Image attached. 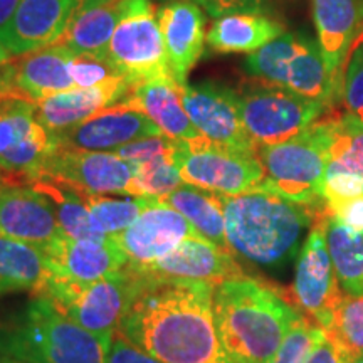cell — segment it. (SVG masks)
<instances>
[{
    "label": "cell",
    "instance_id": "6da1fadb",
    "mask_svg": "<svg viewBox=\"0 0 363 363\" xmlns=\"http://www.w3.org/2000/svg\"><path fill=\"white\" fill-rule=\"evenodd\" d=\"M143 283L118 330L131 343L162 363H234L216 326V286L147 278Z\"/></svg>",
    "mask_w": 363,
    "mask_h": 363
},
{
    "label": "cell",
    "instance_id": "7a4b0ae2",
    "mask_svg": "<svg viewBox=\"0 0 363 363\" xmlns=\"http://www.w3.org/2000/svg\"><path fill=\"white\" fill-rule=\"evenodd\" d=\"M212 305L222 345L234 363H269L303 316L291 299L246 274L217 286Z\"/></svg>",
    "mask_w": 363,
    "mask_h": 363
},
{
    "label": "cell",
    "instance_id": "3957f363",
    "mask_svg": "<svg viewBox=\"0 0 363 363\" xmlns=\"http://www.w3.org/2000/svg\"><path fill=\"white\" fill-rule=\"evenodd\" d=\"M222 206L230 252L261 266L288 261L306 227L325 211L288 201L261 185L234 197L222 195Z\"/></svg>",
    "mask_w": 363,
    "mask_h": 363
},
{
    "label": "cell",
    "instance_id": "277c9868",
    "mask_svg": "<svg viewBox=\"0 0 363 363\" xmlns=\"http://www.w3.org/2000/svg\"><path fill=\"white\" fill-rule=\"evenodd\" d=\"M108 347L110 340L81 328L44 296L0 328V355L24 363H106Z\"/></svg>",
    "mask_w": 363,
    "mask_h": 363
},
{
    "label": "cell",
    "instance_id": "5b68a950",
    "mask_svg": "<svg viewBox=\"0 0 363 363\" xmlns=\"http://www.w3.org/2000/svg\"><path fill=\"white\" fill-rule=\"evenodd\" d=\"M256 152L266 174L261 187L303 206L325 207L323 185L330 162V133L325 118L294 138L259 145Z\"/></svg>",
    "mask_w": 363,
    "mask_h": 363
},
{
    "label": "cell",
    "instance_id": "8992f818",
    "mask_svg": "<svg viewBox=\"0 0 363 363\" xmlns=\"http://www.w3.org/2000/svg\"><path fill=\"white\" fill-rule=\"evenodd\" d=\"M143 284L142 276L126 264L115 274L88 284L56 279L52 276L44 298L51 299L81 328L98 338L111 340L130 313Z\"/></svg>",
    "mask_w": 363,
    "mask_h": 363
},
{
    "label": "cell",
    "instance_id": "52a82bcc",
    "mask_svg": "<svg viewBox=\"0 0 363 363\" xmlns=\"http://www.w3.org/2000/svg\"><path fill=\"white\" fill-rule=\"evenodd\" d=\"M244 69L251 78L278 84L331 108L340 96L326 71L318 40L303 34L284 33L249 54Z\"/></svg>",
    "mask_w": 363,
    "mask_h": 363
},
{
    "label": "cell",
    "instance_id": "ba28073f",
    "mask_svg": "<svg viewBox=\"0 0 363 363\" xmlns=\"http://www.w3.org/2000/svg\"><path fill=\"white\" fill-rule=\"evenodd\" d=\"M238 94L240 120L256 147L294 138L330 110L325 103L256 78L240 86Z\"/></svg>",
    "mask_w": 363,
    "mask_h": 363
},
{
    "label": "cell",
    "instance_id": "9c48e42d",
    "mask_svg": "<svg viewBox=\"0 0 363 363\" xmlns=\"http://www.w3.org/2000/svg\"><path fill=\"white\" fill-rule=\"evenodd\" d=\"M174 158L184 184L227 197L256 189L266 177L256 150L224 147L203 136L175 140Z\"/></svg>",
    "mask_w": 363,
    "mask_h": 363
},
{
    "label": "cell",
    "instance_id": "30bf717a",
    "mask_svg": "<svg viewBox=\"0 0 363 363\" xmlns=\"http://www.w3.org/2000/svg\"><path fill=\"white\" fill-rule=\"evenodd\" d=\"M343 291L331 262L325 234V211L316 217L299 251L291 303L321 330L330 325Z\"/></svg>",
    "mask_w": 363,
    "mask_h": 363
},
{
    "label": "cell",
    "instance_id": "8fae6325",
    "mask_svg": "<svg viewBox=\"0 0 363 363\" xmlns=\"http://www.w3.org/2000/svg\"><path fill=\"white\" fill-rule=\"evenodd\" d=\"M106 59L130 86L174 78L155 9L126 17L116 27Z\"/></svg>",
    "mask_w": 363,
    "mask_h": 363
},
{
    "label": "cell",
    "instance_id": "7c38bea8",
    "mask_svg": "<svg viewBox=\"0 0 363 363\" xmlns=\"http://www.w3.org/2000/svg\"><path fill=\"white\" fill-rule=\"evenodd\" d=\"M142 278L169 283H201L219 286L224 281L242 276L234 254L197 235L180 242L174 251L147 264H128Z\"/></svg>",
    "mask_w": 363,
    "mask_h": 363
},
{
    "label": "cell",
    "instance_id": "4fadbf2b",
    "mask_svg": "<svg viewBox=\"0 0 363 363\" xmlns=\"http://www.w3.org/2000/svg\"><path fill=\"white\" fill-rule=\"evenodd\" d=\"M182 101L195 130L203 138L239 150L257 148L244 130L235 89L214 81L185 84Z\"/></svg>",
    "mask_w": 363,
    "mask_h": 363
},
{
    "label": "cell",
    "instance_id": "5bb4252c",
    "mask_svg": "<svg viewBox=\"0 0 363 363\" xmlns=\"http://www.w3.org/2000/svg\"><path fill=\"white\" fill-rule=\"evenodd\" d=\"M57 148L86 152H116L136 140L162 135L158 126L145 113L123 103L104 108L83 123L59 133H51Z\"/></svg>",
    "mask_w": 363,
    "mask_h": 363
},
{
    "label": "cell",
    "instance_id": "9a60e30c",
    "mask_svg": "<svg viewBox=\"0 0 363 363\" xmlns=\"http://www.w3.org/2000/svg\"><path fill=\"white\" fill-rule=\"evenodd\" d=\"M136 167L115 152L56 148L43 169V177L61 180L91 194H126Z\"/></svg>",
    "mask_w": 363,
    "mask_h": 363
},
{
    "label": "cell",
    "instance_id": "2e32d148",
    "mask_svg": "<svg viewBox=\"0 0 363 363\" xmlns=\"http://www.w3.org/2000/svg\"><path fill=\"white\" fill-rule=\"evenodd\" d=\"M202 235L184 216L158 201L121 234L113 235L128 264L140 266L157 261L174 251L189 238Z\"/></svg>",
    "mask_w": 363,
    "mask_h": 363
},
{
    "label": "cell",
    "instance_id": "e0dca14e",
    "mask_svg": "<svg viewBox=\"0 0 363 363\" xmlns=\"http://www.w3.org/2000/svg\"><path fill=\"white\" fill-rule=\"evenodd\" d=\"M311 7L326 71L342 98L348 54L363 35V0H311Z\"/></svg>",
    "mask_w": 363,
    "mask_h": 363
},
{
    "label": "cell",
    "instance_id": "ac0fdd59",
    "mask_svg": "<svg viewBox=\"0 0 363 363\" xmlns=\"http://www.w3.org/2000/svg\"><path fill=\"white\" fill-rule=\"evenodd\" d=\"M79 0H21L16 16L0 43L13 56L57 44L76 12Z\"/></svg>",
    "mask_w": 363,
    "mask_h": 363
},
{
    "label": "cell",
    "instance_id": "d6986e66",
    "mask_svg": "<svg viewBox=\"0 0 363 363\" xmlns=\"http://www.w3.org/2000/svg\"><path fill=\"white\" fill-rule=\"evenodd\" d=\"M43 251L51 262L54 278L78 284L94 283L128 264L113 238L110 240H79L62 234Z\"/></svg>",
    "mask_w": 363,
    "mask_h": 363
},
{
    "label": "cell",
    "instance_id": "ffe728a7",
    "mask_svg": "<svg viewBox=\"0 0 363 363\" xmlns=\"http://www.w3.org/2000/svg\"><path fill=\"white\" fill-rule=\"evenodd\" d=\"M0 234L44 249L65 230L45 195L34 187H4L0 189Z\"/></svg>",
    "mask_w": 363,
    "mask_h": 363
},
{
    "label": "cell",
    "instance_id": "44dd1931",
    "mask_svg": "<svg viewBox=\"0 0 363 363\" xmlns=\"http://www.w3.org/2000/svg\"><path fill=\"white\" fill-rule=\"evenodd\" d=\"M165 43L167 59L177 84H187V76L203 52L206 19L194 0H170L157 11Z\"/></svg>",
    "mask_w": 363,
    "mask_h": 363
},
{
    "label": "cell",
    "instance_id": "7402d4cb",
    "mask_svg": "<svg viewBox=\"0 0 363 363\" xmlns=\"http://www.w3.org/2000/svg\"><path fill=\"white\" fill-rule=\"evenodd\" d=\"M152 9L155 7L150 0H115L96 7L76 9L57 44L66 45L74 56L106 59L116 27L126 17Z\"/></svg>",
    "mask_w": 363,
    "mask_h": 363
},
{
    "label": "cell",
    "instance_id": "603a6c76",
    "mask_svg": "<svg viewBox=\"0 0 363 363\" xmlns=\"http://www.w3.org/2000/svg\"><path fill=\"white\" fill-rule=\"evenodd\" d=\"M128 89L125 79H111L93 88H71L39 101L35 120L49 133H59L120 103Z\"/></svg>",
    "mask_w": 363,
    "mask_h": 363
},
{
    "label": "cell",
    "instance_id": "cb8c5ba5",
    "mask_svg": "<svg viewBox=\"0 0 363 363\" xmlns=\"http://www.w3.org/2000/svg\"><path fill=\"white\" fill-rule=\"evenodd\" d=\"M182 88L174 78L155 79L130 86L120 103L147 115L158 126L162 135L172 140H194L199 131L190 121L182 101Z\"/></svg>",
    "mask_w": 363,
    "mask_h": 363
},
{
    "label": "cell",
    "instance_id": "d4e9b609",
    "mask_svg": "<svg viewBox=\"0 0 363 363\" xmlns=\"http://www.w3.org/2000/svg\"><path fill=\"white\" fill-rule=\"evenodd\" d=\"M74 57L62 44H52L39 51L17 56L16 84L21 96L38 104L43 99L76 88L69 74V62Z\"/></svg>",
    "mask_w": 363,
    "mask_h": 363
},
{
    "label": "cell",
    "instance_id": "484cf974",
    "mask_svg": "<svg viewBox=\"0 0 363 363\" xmlns=\"http://www.w3.org/2000/svg\"><path fill=\"white\" fill-rule=\"evenodd\" d=\"M52 276L43 249L0 234V294L30 291L45 296Z\"/></svg>",
    "mask_w": 363,
    "mask_h": 363
},
{
    "label": "cell",
    "instance_id": "4316f807",
    "mask_svg": "<svg viewBox=\"0 0 363 363\" xmlns=\"http://www.w3.org/2000/svg\"><path fill=\"white\" fill-rule=\"evenodd\" d=\"M284 34V26L264 13H230L219 17L207 33V44L217 52H256Z\"/></svg>",
    "mask_w": 363,
    "mask_h": 363
},
{
    "label": "cell",
    "instance_id": "83f0119b",
    "mask_svg": "<svg viewBox=\"0 0 363 363\" xmlns=\"http://www.w3.org/2000/svg\"><path fill=\"white\" fill-rule=\"evenodd\" d=\"M160 201L184 216L203 238L230 252L225 238V217L220 194L182 184L170 194L160 197Z\"/></svg>",
    "mask_w": 363,
    "mask_h": 363
},
{
    "label": "cell",
    "instance_id": "f1b7e54d",
    "mask_svg": "<svg viewBox=\"0 0 363 363\" xmlns=\"http://www.w3.org/2000/svg\"><path fill=\"white\" fill-rule=\"evenodd\" d=\"M56 148L52 135L35 121L33 130L19 143L0 153L4 187H30L40 179L45 162Z\"/></svg>",
    "mask_w": 363,
    "mask_h": 363
},
{
    "label": "cell",
    "instance_id": "f546056e",
    "mask_svg": "<svg viewBox=\"0 0 363 363\" xmlns=\"http://www.w3.org/2000/svg\"><path fill=\"white\" fill-rule=\"evenodd\" d=\"M30 187H34L38 192L48 197L54 208V214L65 230V234L72 239L79 240H110V235H106L99 229L96 220L91 216L89 208L78 190L65 182L51 179V177H43L38 182H34Z\"/></svg>",
    "mask_w": 363,
    "mask_h": 363
},
{
    "label": "cell",
    "instance_id": "4dcf8cb0",
    "mask_svg": "<svg viewBox=\"0 0 363 363\" xmlns=\"http://www.w3.org/2000/svg\"><path fill=\"white\" fill-rule=\"evenodd\" d=\"M326 246L345 293L363 294V233L333 219L325 208Z\"/></svg>",
    "mask_w": 363,
    "mask_h": 363
},
{
    "label": "cell",
    "instance_id": "1f68e13d",
    "mask_svg": "<svg viewBox=\"0 0 363 363\" xmlns=\"http://www.w3.org/2000/svg\"><path fill=\"white\" fill-rule=\"evenodd\" d=\"M76 190L84 201L86 207L89 208L91 216L96 220L99 229L110 238L128 229L148 207L155 206L160 201L152 195H131L126 199H115L106 197L104 194H91L81 189Z\"/></svg>",
    "mask_w": 363,
    "mask_h": 363
},
{
    "label": "cell",
    "instance_id": "d6a6232c",
    "mask_svg": "<svg viewBox=\"0 0 363 363\" xmlns=\"http://www.w3.org/2000/svg\"><path fill=\"white\" fill-rule=\"evenodd\" d=\"M345 360L363 353V294L343 293L330 325L323 330Z\"/></svg>",
    "mask_w": 363,
    "mask_h": 363
},
{
    "label": "cell",
    "instance_id": "836d02e7",
    "mask_svg": "<svg viewBox=\"0 0 363 363\" xmlns=\"http://www.w3.org/2000/svg\"><path fill=\"white\" fill-rule=\"evenodd\" d=\"M330 133L328 165L363 177V123L350 113L325 118Z\"/></svg>",
    "mask_w": 363,
    "mask_h": 363
},
{
    "label": "cell",
    "instance_id": "e575fe53",
    "mask_svg": "<svg viewBox=\"0 0 363 363\" xmlns=\"http://www.w3.org/2000/svg\"><path fill=\"white\" fill-rule=\"evenodd\" d=\"M174 150L175 145L165 155L142 163V165H135L136 172L130 182L126 195H152V197L160 199L180 187L184 180L175 163Z\"/></svg>",
    "mask_w": 363,
    "mask_h": 363
},
{
    "label": "cell",
    "instance_id": "d590c367",
    "mask_svg": "<svg viewBox=\"0 0 363 363\" xmlns=\"http://www.w3.org/2000/svg\"><path fill=\"white\" fill-rule=\"evenodd\" d=\"M323 340L325 331L303 315L288 331L269 363H306Z\"/></svg>",
    "mask_w": 363,
    "mask_h": 363
},
{
    "label": "cell",
    "instance_id": "8d00e7d4",
    "mask_svg": "<svg viewBox=\"0 0 363 363\" xmlns=\"http://www.w3.org/2000/svg\"><path fill=\"white\" fill-rule=\"evenodd\" d=\"M38 104L11 98L0 101V153L21 142L35 125Z\"/></svg>",
    "mask_w": 363,
    "mask_h": 363
},
{
    "label": "cell",
    "instance_id": "74e56055",
    "mask_svg": "<svg viewBox=\"0 0 363 363\" xmlns=\"http://www.w3.org/2000/svg\"><path fill=\"white\" fill-rule=\"evenodd\" d=\"M342 96L348 113L363 123V35L348 54L343 72Z\"/></svg>",
    "mask_w": 363,
    "mask_h": 363
},
{
    "label": "cell",
    "instance_id": "f35d334b",
    "mask_svg": "<svg viewBox=\"0 0 363 363\" xmlns=\"http://www.w3.org/2000/svg\"><path fill=\"white\" fill-rule=\"evenodd\" d=\"M69 74L76 88H93L111 79H123L108 59L74 56L69 62Z\"/></svg>",
    "mask_w": 363,
    "mask_h": 363
},
{
    "label": "cell",
    "instance_id": "ab89813d",
    "mask_svg": "<svg viewBox=\"0 0 363 363\" xmlns=\"http://www.w3.org/2000/svg\"><path fill=\"white\" fill-rule=\"evenodd\" d=\"M363 195V177L352 172L328 165L325 174L323 199L325 206H333Z\"/></svg>",
    "mask_w": 363,
    "mask_h": 363
},
{
    "label": "cell",
    "instance_id": "60d3db41",
    "mask_svg": "<svg viewBox=\"0 0 363 363\" xmlns=\"http://www.w3.org/2000/svg\"><path fill=\"white\" fill-rule=\"evenodd\" d=\"M175 140L169 138L165 135H157L150 136V138L136 140L125 147L116 150V155L121 157L123 160L133 163V165H142L150 160H155V158L165 155L174 148Z\"/></svg>",
    "mask_w": 363,
    "mask_h": 363
},
{
    "label": "cell",
    "instance_id": "b9f144b4",
    "mask_svg": "<svg viewBox=\"0 0 363 363\" xmlns=\"http://www.w3.org/2000/svg\"><path fill=\"white\" fill-rule=\"evenodd\" d=\"M194 2L211 17L219 19L230 13H262L271 0H194Z\"/></svg>",
    "mask_w": 363,
    "mask_h": 363
},
{
    "label": "cell",
    "instance_id": "7bdbcfd3",
    "mask_svg": "<svg viewBox=\"0 0 363 363\" xmlns=\"http://www.w3.org/2000/svg\"><path fill=\"white\" fill-rule=\"evenodd\" d=\"M106 363H162L155 357L148 355L142 348L130 342L121 331H116L110 340Z\"/></svg>",
    "mask_w": 363,
    "mask_h": 363
},
{
    "label": "cell",
    "instance_id": "ee69618b",
    "mask_svg": "<svg viewBox=\"0 0 363 363\" xmlns=\"http://www.w3.org/2000/svg\"><path fill=\"white\" fill-rule=\"evenodd\" d=\"M325 208L333 219L342 222L343 225L350 227L357 233H363V195L350 199V201L333 203V206H325Z\"/></svg>",
    "mask_w": 363,
    "mask_h": 363
},
{
    "label": "cell",
    "instance_id": "f6af8a7d",
    "mask_svg": "<svg viewBox=\"0 0 363 363\" xmlns=\"http://www.w3.org/2000/svg\"><path fill=\"white\" fill-rule=\"evenodd\" d=\"M306 363H347V360H345L343 353L325 337L323 342L313 350Z\"/></svg>",
    "mask_w": 363,
    "mask_h": 363
},
{
    "label": "cell",
    "instance_id": "bcb514c9",
    "mask_svg": "<svg viewBox=\"0 0 363 363\" xmlns=\"http://www.w3.org/2000/svg\"><path fill=\"white\" fill-rule=\"evenodd\" d=\"M19 4L21 0H0V35L6 33L9 24L12 22Z\"/></svg>",
    "mask_w": 363,
    "mask_h": 363
},
{
    "label": "cell",
    "instance_id": "7dc6e473",
    "mask_svg": "<svg viewBox=\"0 0 363 363\" xmlns=\"http://www.w3.org/2000/svg\"><path fill=\"white\" fill-rule=\"evenodd\" d=\"M110 2H115V0H79L78 7H76V9L96 7V6H103V4H110Z\"/></svg>",
    "mask_w": 363,
    "mask_h": 363
},
{
    "label": "cell",
    "instance_id": "c3c4849f",
    "mask_svg": "<svg viewBox=\"0 0 363 363\" xmlns=\"http://www.w3.org/2000/svg\"><path fill=\"white\" fill-rule=\"evenodd\" d=\"M12 59H13V54L9 51L6 45L0 43V66L7 65V62H11Z\"/></svg>",
    "mask_w": 363,
    "mask_h": 363
},
{
    "label": "cell",
    "instance_id": "681fc988",
    "mask_svg": "<svg viewBox=\"0 0 363 363\" xmlns=\"http://www.w3.org/2000/svg\"><path fill=\"white\" fill-rule=\"evenodd\" d=\"M0 363H24V362L16 360V358H11V357H4V355H0Z\"/></svg>",
    "mask_w": 363,
    "mask_h": 363
},
{
    "label": "cell",
    "instance_id": "f907efd6",
    "mask_svg": "<svg viewBox=\"0 0 363 363\" xmlns=\"http://www.w3.org/2000/svg\"><path fill=\"white\" fill-rule=\"evenodd\" d=\"M347 363H363V353H360V355L350 358V360H347Z\"/></svg>",
    "mask_w": 363,
    "mask_h": 363
},
{
    "label": "cell",
    "instance_id": "816d5d0a",
    "mask_svg": "<svg viewBox=\"0 0 363 363\" xmlns=\"http://www.w3.org/2000/svg\"><path fill=\"white\" fill-rule=\"evenodd\" d=\"M0 189H4V172L0 169Z\"/></svg>",
    "mask_w": 363,
    "mask_h": 363
},
{
    "label": "cell",
    "instance_id": "f5cc1de1",
    "mask_svg": "<svg viewBox=\"0 0 363 363\" xmlns=\"http://www.w3.org/2000/svg\"><path fill=\"white\" fill-rule=\"evenodd\" d=\"M163 2H165V4H167V2H170V0H163Z\"/></svg>",
    "mask_w": 363,
    "mask_h": 363
}]
</instances>
